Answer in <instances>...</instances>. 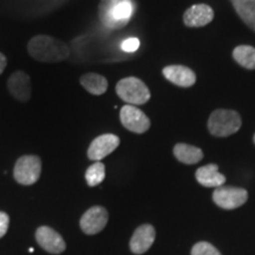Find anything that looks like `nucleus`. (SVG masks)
Returning a JSON list of instances; mask_svg holds the SVG:
<instances>
[{"instance_id": "1", "label": "nucleus", "mask_w": 255, "mask_h": 255, "mask_svg": "<svg viewBox=\"0 0 255 255\" xmlns=\"http://www.w3.org/2000/svg\"><path fill=\"white\" fill-rule=\"evenodd\" d=\"M27 51L33 59L40 63H59L70 56L69 46L63 40L39 34L28 41Z\"/></svg>"}, {"instance_id": "2", "label": "nucleus", "mask_w": 255, "mask_h": 255, "mask_svg": "<svg viewBox=\"0 0 255 255\" xmlns=\"http://www.w3.org/2000/svg\"><path fill=\"white\" fill-rule=\"evenodd\" d=\"M132 13V0H101L98 5L101 23L109 30H121L126 27Z\"/></svg>"}, {"instance_id": "3", "label": "nucleus", "mask_w": 255, "mask_h": 255, "mask_svg": "<svg viewBox=\"0 0 255 255\" xmlns=\"http://www.w3.org/2000/svg\"><path fill=\"white\" fill-rule=\"evenodd\" d=\"M241 117L237 111L218 109L208 120V130L213 136L227 137L238 132L241 128Z\"/></svg>"}, {"instance_id": "4", "label": "nucleus", "mask_w": 255, "mask_h": 255, "mask_svg": "<svg viewBox=\"0 0 255 255\" xmlns=\"http://www.w3.org/2000/svg\"><path fill=\"white\" fill-rule=\"evenodd\" d=\"M116 92L121 100L130 105H142L150 100L151 94L141 79L136 77L123 78L117 83Z\"/></svg>"}, {"instance_id": "5", "label": "nucleus", "mask_w": 255, "mask_h": 255, "mask_svg": "<svg viewBox=\"0 0 255 255\" xmlns=\"http://www.w3.org/2000/svg\"><path fill=\"white\" fill-rule=\"evenodd\" d=\"M41 159L34 155H25L18 158L14 165V180L23 186H31L40 177Z\"/></svg>"}, {"instance_id": "6", "label": "nucleus", "mask_w": 255, "mask_h": 255, "mask_svg": "<svg viewBox=\"0 0 255 255\" xmlns=\"http://www.w3.org/2000/svg\"><path fill=\"white\" fill-rule=\"evenodd\" d=\"M213 200L223 209H235L247 202L248 193L242 188L221 186L214 190Z\"/></svg>"}, {"instance_id": "7", "label": "nucleus", "mask_w": 255, "mask_h": 255, "mask_svg": "<svg viewBox=\"0 0 255 255\" xmlns=\"http://www.w3.org/2000/svg\"><path fill=\"white\" fill-rule=\"evenodd\" d=\"M120 119L123 127L131 132L144 133L150 129V120L142 110L133 105H124L121 109Z\"/></svg>"}, {"instance_id": "8", "label": "nucleus", "mask_w": 255, "mask_h": 255, "mask_svg": "<svg viewBox=\"0 0 255 255\" xmlns=\"http://www.w3.org/2000/svg\"><path fill=\"white\" fill-rule=\"evenodd\" d=\"M119 145V136L113 135V133H104V135L96 137L91 142L88 149V157L92 161L100 162L101 159L107 157L108 155L116 150Z\"/></svg>"}, {"instance_id": "9", "label": "nucleus", "mask_w": 255, "mask_h": 255, "mask_svg": "<svg viewBox=\"0 0 255 255\" xmlns=\"http://www.w3.org/2000/svg\"><path fill=\"white\" fill-rule=\"evenodd\" d=\"M108 219H109V215H108L107 209L101 206L91 207L81 219L82 231L88 235L97 234L105 228Z\"/></svg>"}, {"instance_id": "10", "label": "nucleus", "mask_w": 255, "mask_h": 255, "mask_svg": "<svg viewBox=\"0 0 255 255\" xmlns=\"http://www.w3.org/2000/svg\"><path fill=\"white\" fill-rule=\"evenodd\" d=\"M36 240L43 250L51 254H60L66 248L64 239L55 229L47 227V226H41L37 229Z\"/></svg>"}, {"instance_id": "11", "label": "nucleus", "mask_w": 255, "mask_h": 255, "mask_svg": "<svg viewBox=\"0 0 255 255\" xmlns=\"http://www.w3.org/2000/svg\"><path fill=\"white\" fill-rule=\"evenodd\" d=\"M214 19V11L209 5L196 4L190 6L184 12L183 23L188 27H202L212 23Z\"/></svg>"}, {"instance_id": "12", "label": "nucleus", "mask_w": 255, "mask_h": 255, "mask_svg": "<svg viewBox=\"0 0 255 255\" xmlns=\"http://www.w3.org/2000/svg\"><path fill=\"white\" fill-rule=\"evenodd\" d=\"M7 89L15 100L19 102H27L31 98V79L24 71H15L7 81Z\"/></svg>"}, {"instance_id": "13", "label": "nucleus", "mask_w": 255, "mask_h": 255, "mask_svg": "<svg viewBox=\"0 0 255 255\" xmlns=\"http://www.w3.org/2000/svg\"><path fill=\"white\" fill-rule=\"evenodd\" d=\"M162 72H163V76L169 82L181 88L193 87L196 82L195 72L183 65L165 66Z\"/></svg>"}, {"instance_id": "14", "label": "nucleus", "mask_w": 255, "mask_h": 255, "mask_svg": "<svg viewBox=\"0 0 255 255\" xmlns=\"http://www.w3.org/2000/svg\"><path fill=\"white\" fill-rule=\"evenodd\" d=\"M156 232L151 225L139 226L130 240V250L133 254H143L152 246Z\"/></svg>"}, {"instance_id": "15", "label": "nucleus", "mask_w": 255, "mask_h": 255, "mask_svg": "<svg viewBox=\"0 0 255 255\" xmlns=\"http://www.w3.org/2000/svg\"><path fill=\"white\" fill-rule=\"evenodd\" d=\"M195 176L197 182L207 188H219L226 182V177L219 173V167L216 164H207L199 168Z\"/></svg>"}, {"instance_id": "16", "label": "nucleus", "mask_w": 255, "mask_h": 255, "mask_svg": "<svg viewBox=\"0 0 255 255\" xmlns=\"http://www.w3.org/2000/svg\"><path fill=\"white\" fill-rule=\"evenodd\" d=\"M241 20L255 32V0H231Z\"/></svg>"}, {"instance_id": "17", "label": "nucleus", "mask_w": 255, "mask_h": 255, "mask_svg": "<svg viewBox=\"0 0 255 255\" xmlns=\"http://www.w3.org/2000/svg\"><path fill=\"white\" fill-rule=\"evenodd\" d=\"M174 155L178 161L184 164L199 163L203 158V152L200 148L186 144V143H177L174 146Z\"/></svg>"}, {"instance_id": "18", "label": "nucleus", "mask_w": 255, "mask_h": 255, "mask_svg": "<svg viewBox=\"0 0 255 255\" xmlns=\"http://www.w3.org/2000/svg\"><path fill=\"white\" fill-rule=\"evenodd\" d=\"M81 85L91 95L100 96L105 94L108 90V81L107 78L103 77L98 73L90 72L85 73L81 77Z\"/></svg>"}, {"instance_id": "19", "label": "nucleus", "mask_w": 255, "mask_h": 255, "mask_svg": "<svg viewBox=\"0 0 255 255\" xmlns=\"http://www.w3.org/2000/svg\"><path fill=\"white\" fill-rule=\"evenodd\" d=\"M235 62L242 68L255 70V47L250 45H239L233 51Z\"/></svg>"}, {"instance_id": "20", "label": "nucleus", "mask_w": 255, "mask_h": 255, "mask_svg": "<svg viewBox=\"0 0 255 255\" xmlns=\"http://www.w3.org/2000/svg\"><path fill=\"white\" fill-rule=\"evenodd\" d=\"M105 178V165L102 162H95L88 168L85 173V180L89 187H96L101 184Z\"/></svg>"}, {"instance_id": "21", "label": "nucleus", "mask_w": 255, "mask_h": 255, "mask_svg": "<svg viewBox=\"0 0 255 255\" xmlns=\"http://www.w3.org/2000/svg\"><path fill=\"white\" fill-rule=\"evenodd\" d=\"M191 255H221L209 242H197L191 250Z\"/></svg>"}, {"instance_id": "22", "label": "nucleus", "mask_w": 255, "mask_h": 255, "mask_svg": "<svg viewBox=\"0 0 255 255\" xmlns=\"http://www.w3.org/2000/svg\"><path fill=\"white\" fill-rule=\"evenodd\" d=\"M139 45H141V43H139L138 38H128L122 43V50L124 52H135V51L138 50Z\"/></svg>"}, {"instance_id": "23", "label": "nucleus", "mask_w": 255, "mask_h": 255, "mask_svg": "<svg viewBox=\"0 0 255 255\" xmlns=\"http://www.w3.org/2000/svg\"><path fill=\"white\" fill-rule=\"evenodd\" d=\"M9 218L4 212H0V239H1L8 231Z\"/></svg>"}, {"instance_id": "24", "label": "nucleus", "mask_w": 255, "mask_h": 255, "mask_svg": "<svg viewBox=\"0 0 255 255\" xmlns=\"http://www.w3.org/2000/svg\"><path fill=\"white\" fill-rule=\"evenodd\" d=\"M6 65H7V58H6L5 55L0 52V75L4 72Z\"/></svg>"}, {"instance_id": "25", "label": "nucleus", "mask_w": 255, "mask_h": 255, "mask_svg": "<svg viewBox=\"0 0 255 255\" xmlns=\"http://www.w3.org/2000/svg\"><path fill=\"white\" fill-rule=\"evenodd\" d=\"M253 141H254V143H255V135H254V138H253Z\"/></svg>"}]
</instances>
